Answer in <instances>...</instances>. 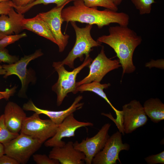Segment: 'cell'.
<instances>
[{"instance_id":"6da1fadb","label":"cell","mask_w":164,"mask_h":164,"mask_svg":"<svg viewBox=\"0 0 164 164\" xmlns=\"http://www.w3.org/2000/svg\"><path fill=\"white\" fill-rule=\"evenodd\" d=\"M61 17L63 22L67 23L77 22L91 25L95 24L99 29L112 23L128 26L129 21V16L125 13L107 9L99 10L97 7H89L81 0H75L72 5L63 8Z\"/></svg>"},{"instance_id":"7a4b0ae2","label":"cell","mask_w":164,"mask_h":164,"mask_svg":"<svg viewBox=\"0 0 164 164\" xmlns=\"http://www.w3.org/2000/svg\"><path fill=\"white\" fill-rule=\"evenodd\" d=\"M108 31V35L99 37L97 41L107 44L114 50L122 68V77L125 74L131 73L135 70L133 55L142 39L140 36L128 26L110 27Z\"/></svg>"},{"instance_id":"3957f363","label":"cell","mask_w":164,"mask_h":164,"mask_svg":"<svg viewBox=\"0 0 164 164\" xmlns=\"http://www.w3.org/2000/svg\"><path fill=\"white\" fill-rule=\"evenodd\" d=\"M92 60L90 56L85 57L83 63L71 71L66 70L64 65L60 61L53 63L52 66L58 75L57 81L52 87V90L57 95V106L61 105L68 93L72 92L75 94L77 93L76 86L77 75L85 67L90 64Z\"/></svg>"},{"instance_id":"277c9868","label":"cell","mask_w":164,"mask_h":164,"mask_svg":"<svg viewBox=\"0 0 164 164\" xmlns=\"http://www.w3.org/2000/svg\"><path fill=\"white\" fill-rule=\"evenodd\" d=\"M76 36L74 45L66 58L60 61L61 64L68 66L73 69L74 62L77 58L81 61L83 60L84 56H90V53L94 47L101 46V43L94 40L91 34L92 25L87 24L85 27H78L75 22H70Z\"/></svg>"},{"instance_id":"5b68a950","label":"cell","mask_w":164,"mask_h":164,"mask_svg":"<svg viewBox=\"0 0 164 164\" xmlns=\"http://www.w3.org/2000/svg\"><path fill=\"white\" fill-rule=\"evenodd\" d=\"M110 118L117 126L119 131L122 134H130L138 128L145 125L148 121L147 116L145 112L143 106L140 102L133 100L122 106V110L119 111L118 117L113 119Z\"/></svg>"},{"instance_id":"8992f818","label":"cell","mask_w":164,"mask_h":164,"mask_svg":"<svg viewBox=\"0 0 164 164\" xmlns=\"http://www.w3.org/2000/svg\"><path fill=\"white\" fill-rule=\"evenodd\" d=\"M42 144L38 139L20 133L15 138L3 145L4 154L13 158L19 164H25Z\"/></svg>"},{"instance_id":"52a82bcc","label":"cell","mask_w":164,"mask_h":164,"mask_svg":"<svg viewBox=\"0 0 164 164\" xmlns=\"http://www.w3.org/2000/svg\"><path fill=\"white\" fill-rule=\"evenodd\" d=\"M43 55L41 50L38 49L33 53L25 55L14 63L2 65L6 71L4 78H6L10 76L15 75L19 79L21 83V87L18 94L19 96H25L29 84L35 81V77L33 72L27 69L28 64L31 61Z\"/></svg>"},{"instance_id":"ba28073f","label":"cell","mask_w":164,"mask_h":164,"mask_svg":"<svg viewBox=\"0 0 164 164\" xmlns=\"http://www.w3.org/2000/svg\"><path fill=\"white\" fill-rule=\"evenodd\" d=\"M58 125L50 119H42L35 113L25 119L20 133H22L44 143L53 137L57 131Z\"/></svg>"},{"instance_id":"9c48e42d","label":"cell","mask_w":164,"mask_h":164,"mask_svg":"<svg viewBox=\"0 0 164 164\" xmlns=\"http://www.w3.org/2000/svg\"><path fill=\"white\" fill-rule=\"evenodd\" d=\"M89 65L88 75L83 79L76 83L77 87L81 84L93 81L100 82L109 72L121 67L119 60H111L106 56L104 46L100 53Z\"/></svg>"},{"instance_id":"30bf717a","label":"cell","mask_w":164,"mask_h":164,"mask_svg":"<svg viewBox=\"0 0 164 164\" xmlns=\"http://www.w3.org/2000/svg\"><path fill=\"white\" fill-rule=\"evenodd\" d=\"M130 148L129 144L123 143L122 133L117 131L110 136L103 149L93 159L92 164H116L117 161L121 163L120 152L128 151Z\"/></svg>"},{"instance_id":"8fae6325","label":"cell","mask_w":164,"mask_h":164,"mask_svg":"<svg viewBox=\"0 0 164 164\" xmlns=\"http://www.w3.org/2000/svg\"><path fill=\"white\" fill-rule=\"evenodd\" d=\"M111 124H104L98 132L91 138H87L80 142L77 141L73 143L75 149L83 152L86 164H91L95 156L104 148L110 136L108 132Z\"/></svg>"},{"instance_id":"7c38bea8","label":"cell","mask_w":164,"mask_h":164,"mask_svg":"<svg viewBox=\"0 0 164 164\" xmlns=\"http://www.w3.org/2000/svg\"><path fill=\"white\" fill-rule=\"evenodd\" d=\"M72 1L73 0H69L60 6H56L49 11L38 14L46 23L54 37L60 52L64 50L70 37L69 35L63 34L61 31V25L63 22L61 12L65 6Z\"/></svg>"},{"instance_id":"4fadbf2b","label":"cell","mask_w":164,"mask_h":164,"mask_svg":"<svg viewBox=\"0 0 164 164\" xmlns=\"http://www.w3.org/2000/svg\"><path fill=\"white\" fill-rule=\"evenodd\" d=\"M93 126L91 122L78 121L74 117L73 114H71L58 125L55 135L46 141L44 145L47 147L62 146L66 143L62 140L63 138L75 136L76 131L80 128Z\"/></svg>"},{"instance_id":"5bb4252c","label":"cell","mask_w":164,"mask_h":164,"mask_svg":"<svg viewBox=\"0 0 164 164\" xmlns=\"http://www.w3.org/2000/svg\"><path fill=\"white\" fill-rule=\"evenodd\" d=\"M82 98V96H78L75 98L70 106L63 110L53 111L42 109L36 106L31 100H29L24 104L22 108L26 111L35 112L39 115L43 114L46 115L54 123L59 125L68 116L82 108L84 103L80 102Z\"/></svg>"},{"instance_id":"9a60e30c","label":"cell","mask_w":164,"mask_h":164,"mask_svg":"<svg viewBox=\"0 0 164 164\" xmlns=\"http://www.w3.org/2000/svg\"><path fill=\"white\" fill-rule=\"evenodd\" d=\"M49 156L56 159L61 164H83L85 156L84 153L74 148L73 143L69 141L61 147H53Z\"/></svg>"},{"instance_id":"2e32d148","label":"cell","mask_w":164,"mask_h":164,"mask_svg":"<svg viewBox=\"0 0 164 164\" xmlns=\"http://www.w3.org/2000/svg\"><path fill=\"white\" fill-rule=\"evenodd\" d=\"M3 114L8 129L13 133L19 134L27 117L23 109L16 103L9 101L5 107Z\"/></svg>"},{"instance_id":"e0dca14e","label":"cell","mask_w":164,"mask_h":164,"mask_svg":"<svg viewBox=\"0 0 164 164\" xmlns=\"http://www.w3.org/2000/svg\"><path fill=\"white\" fill-rule=\"evenodd\" d=\"M24 18L23 14L15 11L12 7L8 15L0 16V32L6 35L19 34L23 29L22 20Z\"/></svg>"},{"instance_id":"ac0fdd59","label":"cell","mask_w":164,"mask_h":164,"mask_svg":"<svg viewBox=\"0 0 164 164\" xmlns=\"http://www.w3.org/2000/svg\"><path fill=\"white\" fill-rule=\"evenodd\" d=\"M21 26L23 29L32 31L56 44L47 25L38 14L32 18H24L22 20Z\"/></svg>"},{"instance_id":"d6986e66","label":"cell","mask_w":164,"mask_h":164,"mask_svg":"<svg viewBox=\"0 0 164 164\" xmlns=\"http://www.w3.org/2000/svg\"><path fill=\"white\" fill-rule=\"evenodd\" d=\"M143 106L145 114L152 122L158 123L164 120V104L159 99H148Z\"/></svg>"},{"instance_id":"ffe728a7","label":"cell","mask_w":164,"mask_h":164,"mask_svg":"<svg viewBox=\"0 0 164 164\" xmlns=\"http://www.w3.org/2000/svg\"><path fill=\"white\" fill-rule=\"evenodd\" d=\"M110 85L109 83L101 84L100 82L93 81L90 83L82 84L77 87L76 90L77 93L79 91L83 92L85 91H89L96 94L104 99L110 105L114 111L117 117L119 114V111L117 110L112 105L103 91L104 89L108 88Z\"/></svg>"},{"instance_id":"44dd1931","label":"cell","mask_w":164,"mask_h":164,"mask_svg":"<svg viewBox=\"0 0 164 164\" xmlns=\"http://www.w3.org/2000/svg\"><path fill=\"white\" fill-rule=\"evenodd\" d=\"M69 0H35L33 2L25 6H18L14 5L12 2L11 5L18 13L24 14L30 9L34 6L39 5H47L50 4H55L56 6H60Z\"/></svg>"},{"instance_id":"7402d4cb","label":"cell","mask_w":164,"mask_h":164,"mask_svg":"<svg viewBox=\"0 0 164 164\" xmlns=\"http://www.w3.org/2000/svg\"><path fill=\"white\" fill-rule=\"evenodd\" d=\"M10 132L6 127L4 121V116H0V143L3 145L9 142L19 134Z\"/></svg>"},{"instance_id":"603a6c76","label":"cell","mask_w":164,"mask_h":164,"mask_svg":"<svg viewBox=\"0 0 164 164\" xmlns=\"http://www.w3.org/2000/svg\"><path fill=\"white\" fill-rule=\"evenodd\" d=\"M81 0L83 1L86 6L89 7H101L115 11H117L118 10V6L114 3L113 0Z\"/></svg>"},{"instance_id":"cb8c5ba5","label":"cell","mask_w":164,"mask_h":164,"mask_svg":"<svg viewBox=\"0 0 164 164\" xmlns=\"http://www.w3.org/2000/svg\"><path fill=\"white\" fill-rule=\"evenodd\" d=\"M136 8L142 15L149 14L151 11L152 4L155 3L154 0H131Z\"/></svg>"},{"instance_id":"d4e9b609","label":"cell","mask_w":164,"mask_h":164,"mask_svg":"<svg viewBox=\"0 0 164 164\" xmlns=\"http://www.w3.org/2000/svg\"><path fill=\"white\" fill-rule=\"evenodd\" d=\"M27 36V35L26 32L6 35L0 39V48H5L9 45Z\"/></svg>"},{"instance_id":"484cf974","label":"cell","mask_w":164,"mask_h":164,"mask_svg":"<svg viewBox=\"0 0 164 164\" xmlns=\"http://www.w3.org/2000/svg\"><path fill=\"white\" fill-rule=\"evenodd\" d=\"M19 59V56L10 54L6 48H0V63L11 64L16 62Z\"/></svg>"},{"instance_id":"4316f807","label":"cell","mask_w":164,"mask_h":164,"mask_svg":"<svg viewBox=\"0 0 164 164\" xmlns=\"http://www.w3.org/2000/svg\"><path fill=\"white\" fill-rule=\"evenodd\" d=\"M33 159L37 164H59V161L50 158L45 154H35L32 155Z\"/></svg>"},{"instance_id":"83f0119b","label":"cell","mask_w":164,"mask_h":164,"mask_svg":"<svg viewBox=\"0 0 164 164\" xmlns=\"http://www.w3.org/2000/svg\"><path fill=\"white\" fill-rule=\"evenodd\" d=\"M148 164H164V151L155 155H149L145 158Z\"/></svg>"},{"instance_id":"f1b7e54d","label":"cell","mask_w":164,"mask_h":164,"mask_svg":"<svg viewBox=\"0 0 164 164\" xmlns=\"http://www.w3.org/2000/svg\"><path fill=\"white\" fill-rule=\"evenodd\" d=\"M17 87V86H15L11 88H6L4 91H0V100L3 99L8 100L15 94Z\"/></svg>"},{"instance_id":"f546056e","label":"cell","mask_w":164,"mask_h":164,"mask_svg":"<svg viewBox=\"0 0 164 164\" xmlns=\"http://www.w3.org/2000/svg\"><path fill=\"white\" fill-rule=\"evenodd\" d=\"M11 0L0 2V15H8L12 7Z\"/></svg>"},{"instance_id":"4dcf8cb0","label":"cell","mask_w":164,"mask_h":164,"mask_svg":"<svg viewBox=\"0 0 164 164\" xmlns=\"http://www.w3.org/2000/svg\"><path fill=\"white\" fill-rule=\"evenodd\" d=\"M164 60L159 59L157 60H151L150 62L145 64V67L151 68L155 67L162 69H164Z\"/></svg>"},{"instance_id":"1f68e13d","label":"cell","mask_w":164,"mask_h":164,"mask_svg":"<svg viewBox=\"0 0 164 164\" xmlns=\"http://www.w3.org/2000/svg\"><path fill=\"white\" fill-rule=\"evenodd\" d=\"M0 164H19L15 159L5 154L0 156Z\"/></svg>"},{"instance_id":"d6a6232c","label":"cell","mask_w":164,"mask_h":164,"mask_svg":"<svg viewBox=\"0 0 164 164\" xmlns=\"http://www.w3.org/2000/svg\"><path fill=\"white\" fill-rule=\"evenodd\" d=\"M35 0H12L13 4L18 6H25L33 2Z\"/></svg>"},{"instance_id":"836d02e7","label":"cell","mask_w":164,"mask_h":164,"mask_svg":"<svg viewBox=\"0 0 164 164\" xmlns=\"http://www.w3.org/2000/svg\"><path fill=\"white\" fill-rule=\"evenodd\" d=\"M4 154V146L3 144L0 143V156Z\"/></svg>"},{"instance_id":"e575fe53","label":"cell","mask_w":164,"mask_h":164,"mask_svg":"<svg viewBox=\"0 0 164 164\" xmlns=\"http://www.w3.org/2000/svg\"><path fill=\"white\" fill-rule=\"evenodd\" d=\"M6 73L5 70L3 68L2 65L0 64V75H5Z\"/></svg>"},{"instance_id":"d590c367","label":"cell","mask_w":164,"mask_h":164,"mask_svg":"<svg viewBox=\"0 0 164 164\" xmlns=\"http://www.w3.org/2000/svg\"><path fill=\"white\" fill-rule=\"evenodd\" d=\"M114 3L117 6L120 5L122 0H113Z\"/></svg>"},{"instance_id":"8d00e7d4","label":"cell","mask_w":164,"mask_h":164,"mask_svg":"<svg viewBox=\"0 0 164 164\" xmlns=\"http://www.w3.org/2000/svg\"><path fill=\"white\" fill-rule=\"evenodd\" d=\"M5 36H6V35L0 32V39Z\"/></svg>"},{"instance_id":"74e56055","label":"cell","mask_w":164,"mask_h":164,"mask_svg":"<svg viewBox=\"0 0 164 164\" xmlns=\"http://www.w3.org/2000/svg\"><path fill=\"white\" fill-rule=\"evenodd\" d=\"M12 0H0V2H2L11 1Z\"/></svg>"}]
</instances>
